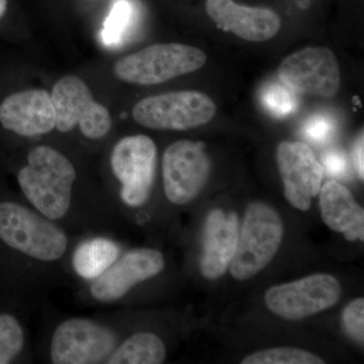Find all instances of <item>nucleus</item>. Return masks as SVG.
I'll use <instances>...</instances> for the list:
<instances>
[{
  "mask_svg": "<svg viewBox=\"0 0 364 364\" xmlns=\"http://www.w3.org/2000/svg\"><path fill=\"white\" fill-rule=\"evenodd\" d=\"M323 221L333 231L344 235L348 241L364 240V210L350 191L334 181L320 189Z\"/></svg>",
  "mask_w": 364,
  "mask_h": 364,
  "instance_id": "nucleus-17",
  "label": "nucleus"
},
{
  "mask_svg": "<svg viewBox=\"0 0 364 364\" xmlns=\"http://www.w3.org/2000/svg\"><path fill=\"white\" fill-rule=\"evenodd\" d=\"M165 267L163 254L154 249H136L117 258L93 279L90 293L97 301L111 303L123 298L136 284L156 277Z\"/></svg>",
  "mask_w": 364,
  "mask_h": 364,
  "instance_id": "nucleus-13",
  "label": "nucleus"
},
{
  "mask_svg": "<svg viewBox=\"0 0 364 364\" xmlns=\"http://www.w3.org/2000/svg\"><path fill=\"white\" fill-rule=\"evenodd\" d=\"M277 164L287 200L306 212L318 195L324 169L312 149L303 142H282L277 148Z\"/></svg>",
  "mask_w": 364,
  "mask_h": 364,
  "instance_id": "nucleus-12",
  "label": "nucleus"
},
{
  "mask_svg": "<svg viewBox=\"0 0 364 364\" xmlns=\"http://www.w3.org/2000/svg\"><path fill=\"white\" fill-rule=\"evenodd\" d=\"M56 128L67 133L79 127L82 135L91 140L104 138L112 129L109 109L97 102L82 79L66 75L57 81L51 92Z\"/></svg>",
  "mask_w": 364,
  "mask_h": 364,
  "instance_id": "nucleus-6",
  "label": "nucleus"
},
{
  "mask_svg": "<svg viewBox=\"0 0 364 364\" xmlns=\"http://www.w3.org/2000/svg\"><path fill=\"white\" fill-rule=\"evenodd\" d=\"M0 124L18 136L45 135L56 128L51 95L45 90L18 91L0 102Z\"/></svg>",
  "mask_w": 364,
  "mask_h": 364,
  "instance_id": "nucleus-14",
  "label": "nucleus"
},
{
  "mask_svg": "<svg viewBox=\"0 0 364 364\" xmlns=\"http://www.w3.org/2000/svg\"><path fill=\"white\" fill-rule=\"evenodd\" d=\"M117 337L109 328L86 320L70 318L53 334L51 359L55 364H95L111 355Z\"/></svg>",
  "mask_w": 364,
  "mask_h": 364,
  "instance_id": "nucleus-11",
  "label": "nucleus"
},
{
  "mask_svg": "<svg viewBox=\"0 0 364 364\" xmlns=\"http://www.w3.org/2000/svg\"><path fill=\"white\" fill-rule=\"evenodd\" d=\"M75 179L70 160L49 146L31 150L28 164L18 173V184L28 202L53 221L68 213Z\"/></svg>",
  "mask_w": 364,
  "mask_h": 364,
  "instance_id": "nucleus-1",
  "label": "nucleus"
},
{
  "mask_svg": "<svg viewBox=\"0 0 364 364\" xmlns=\"http://www.w3.org/2000/svg\"><path fill=\"white\" fill-rule=\"evenodd\" d=\"M363 132L359 134L352 150V160H353L354 168L358 172L359 178L363 181L364 178V136Z\"/></svg>",
  "mask_w": 364,
  "mask_h": 364,
  "instance_id": "nucleus-27",
  "label": "nucleus"
},
{
  "mask_svg": "<svg viewBox=\"0 0 364 364\" xmlns=\"http://www.w3.org/2000/svg\"><path fill=\"white\" fill-rule=\"evenodd\" d=\"M322 161L326 171L330 176L343 177L346 173L347 158L342 151H328L323 156Z\"/></svg>",
  "mask_w": 364,
  "mask_h": 364,
  "instance_id": "nucleus-26",
  "label": "nucleus"
},
{
  "mask_svg": "<svg viewBox=\"0 0 364 364\" xmlns=\"http://www.w3.org/2000/svg\"><path fill=\"white\" fill-rule=\"evenodd\" d=\"M207 62L203 50L193 46L169 43L155 44L114 63V76L124 82L156 85L202 68Z\"/></svg>",
  "mask_w": 364,
  "mask_h": 364,
  "instance_id": "nucleus-2",
  "label": "nucleus"
},
{
  "mask_svg": "<svg viewBox=\"0 0 364 364\" xmlns=\"http://www.w3.org/2000/svg\"><path fill=\"white\" fill-rule=\"evenodd\" d=\"M335 129L336 124L331 117L327 114H315L309 117L304 124L303 134L311 142L323 144L331 138Z\"/></svg>",
  "mask_w": 364,
  "mask_h": 364,
  "instance_id": "nucleus-24",
  "label": "nucleus"
},
{
  "mask_svg": "<svg viewBox=\"0 0 364 364\" xmlns=\"http://www.w3.org/2000/svg\"><path fill=\"white\" fill-rule=\"evenodd\" d=\"M243 364H323L325 361L312 352L303 349L279 347L250 354Z\"/></svg>",
  "mask_w": 364,
  "mask_h": 364,
  "instance_id": "nucleus-22",
  "label": "nucleus"
},
{
  "mask_svg": "<svg viewBox=\"0 0 364 364\" xmlns=\"http://www.w3.org/2000/svg\"><path fill=\"white\" fill-rule=\"evenodd\" d=\"M210 163L200 142L181 140L171 144L163 155L164 191L174 205L195 200L207 183Z\"/></svg>",
  "mask_w": 364,
  "mask_h": 364,
  "instance_id": "nucleus-8",
  "label": "nucleus"
},
{
  "mask_svg": "<svg viewBox=\"0 0 364 364\" xmlns=\"http://www.w3.org/2000/svg\"><path fill=\"white\" fill-rule=\"evenodd\" d=\"M215 112L217 107L207 95L184 90L144 98L136 102L132 114L145 128L184 131L210 123Z\"/></svg>",
  "mask_w": 364,
  "mask_h": 364,
  "instance_id": "nucleus-5",
  "label": "nucleus"
},
{
  "mask_svg": "<svg viewBox=\"0 0 364 364\" xmlns=\"http://www.w3.org/2000/svg\"><path fill=\"white\" fill-rule=\"evenodd\" d=\"M90 1H98V0H90Z\"/></svg>",
  "mask_w": 364,
  "mask_h": 364,
  "instance_id": "nucleus-29",
  "label": "nucleus"
},
{
  "mask_svg": "<svg viewBox=\"0 0 364 364\" xmlns=\"http://www.w3.org/2000/svg\"><path fill=\"white\" fill-rule=\"evenodd\" d=\"M0 239L14 250L51 262L65 253L68 239L45 215L16 203H0Z\"/></svg>",
  "mask_w": 364,
  "mask_h": 364,
  "instance_id": "nucleus-3",
  "label": "nucleus"
},
{
  "mask_svg": "<svg viewBox=\"0 0 364 364\" xmlns=\"http://www.w3.org/2000/svg\"><path fill=\"white\" fill-rule=\"evenodd\" d=\"M239 236L238 218L215 210L208 215L203 238L200 269L205 279H217L226 273L236 252Z\"/></svg>",
  "mask_w": 364,
  "mask_h": 364,
  "instance_id": "nucleus-16",
  "label": "nucleus"
},
{
  "mask_svg": "<svg viewBox=\"0 0 364 364\" xmlns=\"http://www.w3.org/2000/svg\"><path fill=\"white\" fill-rule=\"evenodd\" d=\"M279 77L294 92L332 97L341 83L338 61L331 50L308 47L287 56L280 63Z\"/></svg>",
  "mask_w": 364,
  "mask_h": 364,
  "instance_id": "nucleus-10",
  "label": "nucleus"
},
{
  "mask_svg": "<svg viewBox=\"0 0 364 364\" xmlns=\"http://www.w3.org/2000/svg\"><path fill=\"white\" fill-rule=\"evenodd\" d=\"M112 172L121 183V198L129 207H140L149 198L157 165V148L150 136H124L114 145Z\"/></svg>",
  "mask_w": 364,
  "mask_h": 364,
  "instance_id": "nucleus-7",
  "label": "nucleus"
},
{
  "mask_svg": "<svg viewBox=\"0 0 364 364\" xmlns=\"http://www.w3.org/2000/svg\"><path fill=\"white\" fill-rule=\"evenodd\" d=\"M136 21V9L130 0H117L105 21L102 39L105 44H121L133 28Z\"/></svg>",
  "mask_w": 364,
  "mask_h": 364,
  "instance_id": "nucleus-20",
  "label": "nucleus"
},
{
  "mask_svg": "<svg viewBox=\"0 0 364 364\" xmlns=\"http://www.w3.org/2000/svg\"><path fill=\"white\" fill-rule=\"evenodd\" d=\"M166 358L161 339L152 333L132 335L119 348L112 351L109 364H160Z\"/></svg>",
  "mask_w": 364,
  "mask_h": 364,
  "instance_id": "nucleus-19",
  "label": "nucleus"
},
{
  "mask_svg": "<svg viewBox=\"0 0 364 364\" xmlns=\"http://www.w3.org/2000/svg\"><path fill=\"white\" fill-rule=\"evenodd\" d=\"M282 235L284 225L279 213L267 203H251L230 264L234 279H250L264 269L279 251Z\"/></svg>",
  "mask_w": 364,
  "mask_h": 364,
  "instance_id": "nucleus-4",
  "label": "nucleus"
},
{
  "mask_svg": "<svg viewBox=\"0 0 364 364\" xmlns=\"http://www.w3.org/2000/svg\"><path fill=\"white\" fill-rule=\"evenodd\" d=\"M205 11L218 28L249 42L272 39L280 30V18L272 9L249 7L233 0H207Z\"/></svg>",
  "mask_w": 364,
  "mask_h": 364,
  "instance_id": "nucleus-15",
  "label": "nucleus"
},
{
  "mask_svg": "<svg viewBox=\"0 0 364 364\" xmlns=\"http://www.w3.org/2000/svg\"><path fill=\"white\" fill-rule=\"evenodd\" d=\"M119 255V246L109 239L85 241L74 252V269L83 279L93 280L111 267Z\"/></svg>",
  "mask_w": 364,
  "mask_h": 364,
  "instance_id": "nucleus-18",
  "label": "nucleus"
},
{
  "mask_svg": "<svg viewBox=\"0 0 364 364\" xmlns=\"http://www.w3.org/2000/svg\"><path fill=\"white\" fill-rule=\"evenodd\" d=\"M25 335L14 316L0 315V364L11 363L21 353Z\"/></svg>",
  "mask_w": 364,
  "mask_h": 364,
  "instance_id": "nucleus-23",
  "label": "nucleus"
},
{
  "mask_svg": "<svg viewBox=\"0 0 364 364\" xmlns=\"http://www.w3.org/2000/svg\"><path fill=\"white\" fill-rule=\"evenodd\" d=\"M7 6H9V1H7V0H0V20H1L4 14H6Z\"/></svg>",
  "mask_w": 364,
  "mask_h": 364,
  "instance_id": "nucleus-28",
  "label": "nucleus"
},
{
  "mask_svg": "<svg viewBox=\"0 0 364 364\" xmlns=\"http://www.w3.org/2000/svg\"><path fill=\"white\" fill-rule=\"evenodd\" d=\"M338 280L329 274H314L270 287L265 303L275 315L287 320H299L334 306L341 296Z\"/></svg>",
  "mask_w": 364,
  "mask_h": 364,
  "instance_id": "nucleus-9",
  "label": "nucleus"
},
{
  "mask_svg": "<svg viewBox=\"0 0 364 364\" xmlns=\"http://www.w3.org/2000/svg\"><path fill=\"white\" fill-rule=\"evenodd\" d=\"M265 111L275 117H287L296 112L299 100L296 92L284 83H268L260 95Z\"/></svg>",
  "mask_w": 364,
  "mask_h": 364,
  "instance_id": "nucleus-21",
  "label": "nucleus"
},
{
  "mask_svg": "<svg viewBox=\"0 0 364 364\" xmlns=\"http://www.w3.org/2000/svg\"><path fill=\"white\" fill-rule=\"evenodd\" d=\"M343 325L347 334L358 343L364 341V299H356L345 308Z\"/></svg>",
  "mask_w": 364,
  "mask_h": 364,
  "instance_id": "nucleus-25",
  "label": "nucleus"
}]
</instances>
